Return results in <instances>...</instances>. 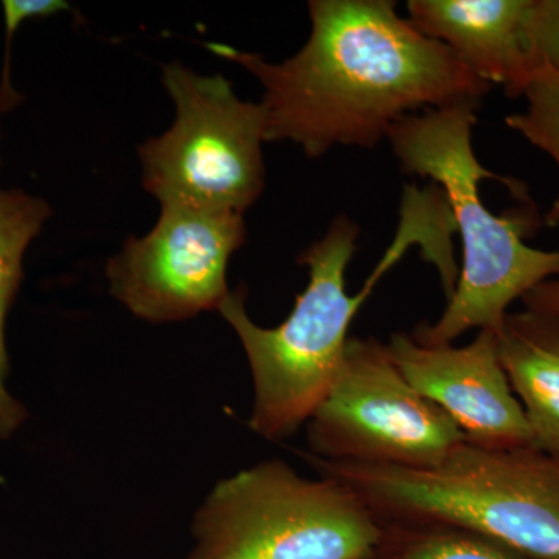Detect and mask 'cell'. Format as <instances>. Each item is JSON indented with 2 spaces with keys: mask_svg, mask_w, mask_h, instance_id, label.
I'll list each match as a JSON object with an SVG mask.
<instances>
[{
  "mask_svg": "<svg viewBox=\"0 0 559 559\" xmlns=\"http://www.w3.org/2000/svg\"><path fill=\"white\" fill-rule=\"evenodd\" d=\"M395 7L393 0H312L310 39L280 64L224 44L207 49L259 79L266 142L289 140L311 159L334 146L374 148L404 117L480 106L492 90Z\"/></svg>",
  "mask_w": 559,
  "mask_h": 559,
  "instance_id": "6da1fadb",
  "label": "cell"
},
{
  "mask_svg": "<svg viewBox=\"0 0 559 559\" xmlns=\"http://www.w3.org/2000/svg\"><path fill=\"white\" fill-rule=\"evenodd\" d=\"M455 226L447 198L437 187L407 186L401 201L400 226L373 274L356 296L345 288V272L356 252L360 229L340 216L329 231L300 253L308 267L307 288L297 296L282 325L263 329L249 318L245 293H230L218 308L240 337L252 371L253 400L249 426L267 440L293 436L308 423L340 377L348 331L364 301L412 246L436 264L440 275L454 271L451 235Z\"/></svg>",
  "mask_w": 559,
  "mask_h": 559,
  "instance_id": "7a4b0ae2",
  "label": "cell"
},
{
  "mask_svg": "<svg viewBox=\"0 0 559 559\" xmlns=\"http://www.w3.org/2000/svg\"><path fill=\"white\" fill-rule=\"evenodd\" d=\"M479 106L457 105L411 114L393 124L388 140L406 175L428 178L443 191L463 249L454 294L436 323H421L411 334L425 345H452L469 330L498 334L514 300H522L547 280L559 277V250L525 242V215L499 216L481 201L484 179L500 180L477 159L473 131Z\"/></svg>",
  "mask_w": 559,
  "mask_h": 559,
  "instance_id": "3957f363",
  "label": "cell"
},
{
  "mask_svg": "<svg viewBox=\"0 0 559 559\" xmlns=\"http://www.w3.org/2000/svg\"><path fill=\"white\" fill-rule=\"evenodd\" d=\"M304 457L352 489L382 525L462 528L527 559H559V459L535 447L485 450L465 441L425 469Z\"/></svg>",
  "mask_w": 559,
  "mask_h": 559,
  "instance_id": "277c9868",
  "label": "cell"
},
{
  "mask_svg": "<svg viewBox=\"0 0 559 559\" xmlns=\"http://www.w3.org/2000/svg\"><path fill=\"white\" fill-rule=\"evenodd\" d=\"M382 524L341 481L271 460L221 480L193 522L187 559H366Z\"/></svg>",
  "mask_w": 559,
  "mask_h": 559,
  "instance_id": "5b68a950",
  "label": "cell"
},
{
  "mask_svg": "<svg viewBox=\"0 0 559 559\" xmlns=\"http://www.w3.org/2000/svg\"><path fill=\"white\" fill-rule=\"evenodd\" d=\"M164 84L176 103L175 124L139 148L143 186L164 204L242 215L264 189L261 145L266 117L224 76L167 66Z\"/></svg>",
  "mask_w": 559,
  "mask_h": 559,
  "instance_id": "8992f818",
  "label": "cell"
},
{
  "mask_svg": "<svg viewBox=\"0 0 559 559\" xmlns=\"http://www.w3.org/2000/svg\"><path fill=\"white\" fill-rule=\"evenodd\" d=\"M314 457L425 469L465 443L459 426L412 388L388 344L349 337L340 377L308 419Z\"/></svg>",
  "mask_w": 559,
  "mask_h": 559,
  "instance_id": "52a82bcc",
  "label": "cell"
},
{
  "mask_svg": "<svg viewBox=\"0 0 559 559\" xmlns=\"http://www.w3.org/2000/svg\"><path fill=\"white\" fill-rule=\"evenodd\" d=\"M245 240L238 213L164 204L154 229L109 260L110 293L148 322L218 310L230 294L227 263Z\"/></svg>",
  "mask_w": 559,
  "mask_h": 559,
  "instance_id": "ba28073f",
  "label": "cell"
},
{
  "mask_svg": "<svg viewBox=\"0 0 559 559\" xmlns=\"http://www.w3.org/2000/svg\"><path fill=\"white\" fill-rule=\"evenodd\" d=\"M388 348L412 388L440 407L468 443L485 450L535 447L500 364L495 333L479 331L465 347L419 344L411 334L395 333Z\"/></svg>",
  "mask_w": 559,
  "mask_h": 559,
  "instance_id": "9c48e42d",
  "label": "cell"
},
{
  "mask_svg": "<svg viewBox=\"0 0 559 559\" xmlns=\"http://www.w3.org/2000/svg\"><path fill=\"white\" fill-rule=\"evenodd\" d=\"M533 0H411L409 21L488 84L521 97L538 66L528 39Z\"/></svg>",
  "mask_w": 559,
  "mask_h": 559,
  "instance_id": "30bf717a",
  "label": "cell"
},
{
  "mask_svg": "<svg viewBox=\"0 0 559 559\" xmlns=\"http://www.w3.org/2000/svg\"><path fill=\"white\" fill-rule=\"evenodd\" d=\"M496 345L536 450L559 459V326L528 311L509 314Z\"/></svg>",
  "mask_w": 559,
  "mask_h": 559,
  "instance_id": "8fae6325",
  "label": "cell"
},
{
  "mask_svg": "<svg viewBox=\"0 0 559 559\" xmlns=\"http://www.w3.org/2000/svg\"><path fill=\"white\" fill-rule=\"evenodd\" d=\"M50 216L46 201L22 191L0 190V439H9L25 419L22 404L5 389L9 355L5 319L22 280L25 249Z\"/></svg>",
  "mask_w": 559,
  "mask_h": 559,
  "instance_id": "7c38bea8",
  "label": "cell"
},
{
  "mask_svg": "<svg viewBox=\"0 0 559 559\" xmlns=\"http://www.w3.org/2000/svg\"><path fill=\"white\" fill-rule=\"evenodd\" d=\"M366 559H527L476 533L444 525H382Z\"/></svg>",
  "mask_w": 559,
  "mask_h": 559,
  "instance_id": "4fadbf2b",
  "label": "cell"
},
{
  "mask_svg": "<svg viewBox=\"0 0 559 559\" xmlns=\"http://www.w3.org/2000/svg\"><path fill=\"white\" fill-rule=\"evenodd\" d=\"M522 97L527 100V108L507 117V127L546 153L559 168V73L539 68ZM546 223L559 229V194Z\"/></svg>",
  "mask_w": 559,
  "mask_h": 559,
  "instance_id": "5bb4252c",
  "label": "cell"
},
{
  "mask_svg": "<svg viewBox=\"0 0 559 559\" xmlns=\"http://www.w3.org/2000/svg\"><path fill=\"white\" fill-rule=\"evenodd\" d=\"M528 39L538 69L559 73V0H533Z\"/></svg>",
  "mask_w": 559,
  "mask_h": 559,
  "instance_id": "9a60e30c",
  "label": "cell"
},
{
  "mask_svg": "<svg viewBox=\"0 0 559 559\" xmlns=\"http://www.w3.org/2000/svg\"><path fill=\"white\" fill-rule=\"evenodd\" d=\"M5 13L7 25V50L5 64H3L2 86H0V110L13 108L14 103L20 100L10 84V47L11 38L22 22L31 17L50 16L61 10H68L69 3L61 0H5L2 3Z\"/></svg>",
  "mask_w": 559,
  "mask_h": 559,
  "instance_id": "2e32d148",
  "label": "cell"
},
{
  "mask_svg": "<svg viewBox=\"0 0 559 559\" xmlns=\"http://www.w3.org/2000/svg\"><path fill=\"white\" fill-rule=\"evenodd\" d=\"M525 311L559 326V277L540 283L522 299Z\"/></svg>",
  "mask_w": 559,
  "mask_h": 559,
  "instance_id": "e0dca14e",
  "label": "cell"
}]
</instances>
